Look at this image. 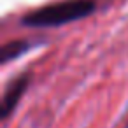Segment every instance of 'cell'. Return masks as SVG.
Masks as SVG:
<instances>
[{"instance_id": "obj_1", "label": "cell", "mask_w": 128, "mask_h": 128, "mask_svg": "<svg viewBox=\"0 0 128 128\" xmlns=\"http://www.w3.org/2000/svg\"><path fill=\"white\" fill-rule=\"evenodd\" d=\"M95 9L91 0H65L40 7L23 18V25L28 26H58L81 18H86Z\"/></svg>"}, {"instance_id": "obj_2", "label": "cell", "mask_w": 128, "mask_h": 128, "mask_svg": "<svg viewBox=\"0 0 128 128\" xmlns=\"http://www.w3.org/2000/svg\"><path fill=\"white\" fill-rule=\"evenodd\" d=\"M26 82H28V77L23 76V77H20L18 81H14V82L7 88V91H6V95H4V104H2V116H4V118H7L9 112L14 109L16 102L20 100V96L23 95V91H25V88H26Z\"/></svg>"}, {"instance_id": "obj_3", "label": "cell", "mask_w": 128, "mask_h": 128, "mask_svg": "<svg viewBox=\"0 0 128 128\" xmlns=\"http://www.w3.org/2000/svg\"><path fill=\"white\" fill-rule=\"evenodd\" d=\"M28 49V44L26 42H9V44H6L4 48H2V62L4 63H7L11 58H14V56H20L23 51H26Z\"/></svg>"}]
</instances>
